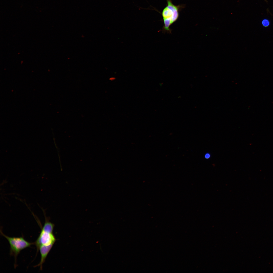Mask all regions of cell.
Segmentation results:
<instances>
[{
    "mask_svg": "<svg viewBox=\"0 0 273 273\" xmlns=\"http://www.w3.org/2000/svg\"><path fill=\"white\" fill-rule=\"evenodd\" d=\"M1 235L5 237L8 241L10 245V254L13 256L15 259V267L16 266L17 257L21 251L30 247L34 243L29 242L26 240L22 237H9L4 234L0 230Z\"/></svg>",
    "mask_w": 273,
    "mask_h": 273,
    "instance_id": "obj_2",
    "label": "cell"
},
{
    "mask_svg": "<svg viewBox=\"0 0 273 273\" xmlns=\"http://www.w3.org/2000/svg\"><path fill=\"white\" fill-rule=\"evenodd\" d=\"M210 157V155L209 153H207L205 155V157L206 158H209Z\"/></svg>",
    "mask_w": 273,
    "mask_h": 273,
    "instance_id": "obj_6",
    "label": "cell"
},
{
    "mask_svg": "<svg viewBox=\"0 0 273 273\" xmlns=\"http://www.w3.org/2000/svg\"><path fill=\"white\" fill-rule=\"evenodd\" d=\"M261 23L262 26L265 28L268 27L270 25V22L269 20L267 19H264L263 20Z\"/></svg>",
    "mask_w": 273,
    "mask_h": 273,
    "instance_id": "obj_5",
    "label": "cell"
},
{
    "mask_svg": "<svg viewBox=\"0 0 273 273\" xmlns=\"http://www.w3.org/2000/svg\"><path fill=\"white\" fill-rule=\"evenodd\" d=\"M45 217V221L40 233L36 241L34 242L37 248V253L40 246L53 245L56 239L53 233L54 224L50 222V218L46 215L45 210L42 209Z\"/></svg>",
    "mask_w": 273,
    "mask_h": 273,
    "instance_id": "obj_1",
    "label": "cell"
},
{
    "mask_svg": "<svg viewBox=\"0 0 273 273\" xmlns=\"http://www.w3.org/2000/svg\"><path fill=\"white\" fill-rule=\"evenodd\" d=\"M167 6L163 10L162 15L163 20H169L172 24L178 19L179 11L182 6L174 5L171 0H167Z\"/></svg>",
    "mask_w": 273,
    "mask_h": 273,
    "instance_id": "obj_3",
    "label": "cell"
},
{
    "mask_svg": "<svg viewBox=\"0 0 273 273\" xmlns=\"http://www.w3.org/2000/svg\"><path fill=\"white\" fill-rule=\"evenodd\" d=\"M53 245H51L48 246H40L39 248L38 251H39L41 256V259L40 262L35 267L40 266V269L42 270V265L44 263L46 258Z\"/></svg>",
    "mask_w": 273,
    "mask_h": 273,
    "instance_id": "obj_4",
    "label": "cell"
}]
</instances>
